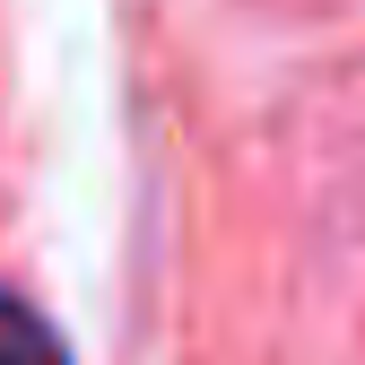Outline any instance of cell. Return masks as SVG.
Returning <instances> with one entry per match:
<instances>
[{
  "label": "cell",
  "mask_w": 365,
  "mask_h": 365,
  "mask_svg": "<svg viewBox=\"0 0 365 365\" xmlns=\"http://www.w3.org/2000/svg\"><path fill=\"white\" fill-rule=\"evenodd\" d=\"M0 365H70L61 331L43 322V313H35L18 287H0Z\"/></svg>",
  "instance_id": "6da1fadb"
}]
</instances>
